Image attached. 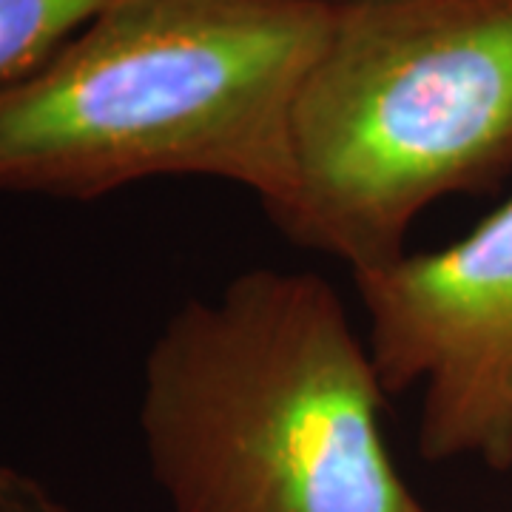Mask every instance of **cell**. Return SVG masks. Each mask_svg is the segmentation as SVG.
<instances>
[{"label":"cell","mask_w":512,"mask_h":512,"mask_svg":"<svg viewBox=\"0 0 512 512\" xmlns=\"http://www.w3.org/2000/svg\"><path fill=\"white\" fill-rule=\"evenodd\" d=\"M328 0H106L40 69L0 92V191L97 200L157 177H211L282 220L296 97Z\"/></svg>","instance_id":"1"},{"label":"cell","mask_w":512,"mask_h":512,"mask_svg":"<svg viewBox=\"0 0 512 512\" xmlns=\"http://www.w3.org/2000/svg\"><path fill=\"white\" fill-rule=\"evenodd\" d=\"M384 396L325 276L251 268L151 342L148 467L171 512H427L384 441Z\"/></svg>","instance_id":"2"},{"label":"cell","mask_w":512,"mask_h":512,"mask_svg":"<svg viewBox=\"0 0 512 512\" xmlns=\"http://www.w3.org/2000/svg\"><path fill=\"white\" fill-rule=\"evenodd\" d=\"M279 228L353 274L512 171V0H348L296 97Z\"/></svg>","instance_id":"3"},{"label":"cell","mask_w":512,"mask_h":512,"mask_svg":"<svg viewBox=\"0 0 512 512\" xmlns=\"http://www.w3.org/2000/svg\"><path fill=\"white\" fill-rule=\"evenodd\" d=\"M390 396L421 390L419 453L512 467V200L447 248L353 274Z\"/></svg>","instance_id":"4"},{"label":"cell","mask_w":512,"mask_h":512,"mask_svg":"<svg viewBox=\"0 0 512 512\" xmlns=\"http://www.w3.org/2000/svg\"><path fill=\"white\" fill-rule=\"evenodd\" d=\"M106 0H0V92L40 69Z\"/></svg>","instance_id":"5"},{"label":"cell","mask_w":512,"mask_h":512,"mask_svg":"<svg viewBox=\"0 0 512 512\" xmlns=\"http://www.w3.org/2000/svg\"><path fill=\"white\" fill-rule=\"evenodd\" d=\"M0 512H69L40 481L0 461Z\"/></svg>","instance_id":"6"},{"label":"cell","mask_w":512,"mask_h":512,"mask_svg":"<svg viewBox=\"0 0 512 512\" xmlns=\"http://www.w3.org/2000/svg\"><path fill=\"white\" fill-rule=\"evenodd\" d=\"M328 3H348V0H328Z\"/></svg>","instance_id":"7"}]
</instances>
